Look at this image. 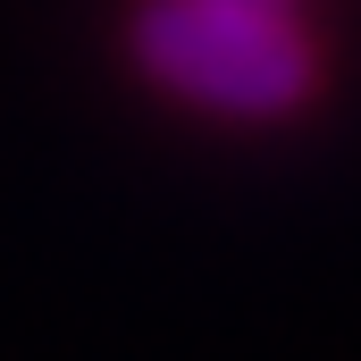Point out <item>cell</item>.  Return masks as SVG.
<instances>
[{
    "mask_svg": "<svg viewBox=\"0 0 361 361\" xmlns=\"http://www.w3.org/2000/svg\"><path fill=\"white\" fill-rule=\"evenodd\" d=\"M126 51L152 85L210 118H294L319 92V42L294 0H143Z\"/></svg>",
    "mask_w": 361,
    "mask_h": 361,
    "instance_id": "6da1fadb",
    "label": "cell"
}]
</instances>
